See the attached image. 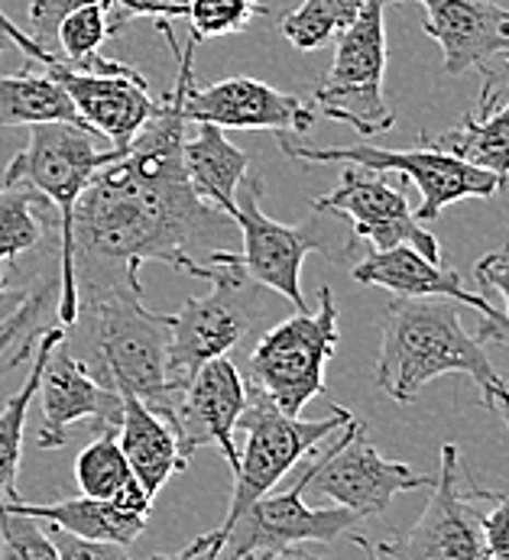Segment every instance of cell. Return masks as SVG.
I'll return each mask as SVG.
<instances>
[{
	"mask_svg": "<svg viewBox=\"0 0 509 560\" xmlns=\"http://www.w3.org/2000/svg\"><path fill=\"white\" fill-rule=\"evenodd\" d=\"M195 137L182 140V165L188 175L192 191L211 205L221 214H231L234 198H238V185L247 178L251 156L234 147L221 127L211 124H195Z\"/></svg>",
	"mask_w": 509,
	"mask_h": 560,
	"instance_id": "603a6c76",
	"label": "cell"
},
{
	"mask_svg": "<svg viewBox=\"0 0 509 560\" xmlns=\"http://www.w3.org/2000/svg\"><path fill=\"white\" fill-rule=\"evenodd\" d=\"M338 308L328 285L319 289V312H296L256 340L251 353V389L279 411L299 418L302 408L325 393V366L338 350Z\"/></svg>",
	"mask_w": 509,
	"mask_h": 560,
	"instance_id": "52a82bcc",
	"label": "cell"
},
{
	"mask_svg": "<svg viewBox=\"0 0 509 560\" xmlns=\"http://www.w3.org/2000/svg\"><path fill=\"white\" fill-rule=\"evenodd\" d=\"M312 208L344 218L350 224V234L357 241H370L373 249L413 246L435 262L441 259V246L435 234L425 231L406 195L396 185H390L386 172H370L360 165L344 168L338 188L312 201Z\"/></svg>",
	"mask_w": 509,
	"mask_h": 560,
	"instance_id": "5bb4252c",
	"label": "cell"
},
{
	"mask_svg": "<svg viewBox=\"0 0 509 560\" xmlns=\"http://www.w3.org/2000/svg\"><path fill=\"white\" fill-rule=\"evenodd\" d=\"M117 33L114 23H111V10L101 7V3H85L79 10H72L59 30H56V43H59V59L69 66V69H79L85 72L88 66L97 59V49L101 43Z\"/></svg>",
	"mask_w": 509,
	"mask_h": 560,
	"instance_id": "f546056e",
	"label": "cell"
},
{
	"mask_svg": "<svg viewBox=\"0 0 509 560\" xmlns=\"http://www.w3.org/2000/svg\"><path fill=\"white\" fill-rule=\"evenodd\" d=\"M0 39H7V43L20 46V49H23V52H26V56H30L33 62H43L46 69H49V66H56V62H62V59L49 56L46 49H39V46H36V43H33V39H30L26 33H23V26H16V23H13V20H10V16L3 13V10H0Z\"/></svg>",
	"mask_w": 509,
	"mask_h": 560,
	"instance_id": "f35d334b",
	"label": "cell"
},
{
	"mask_svg": "<svg viewBox=\"0 0 509 560\" xmlns=\"http://www.w3.org/2000/svg\"><path fill=\"white\" fill-rule=\"evenodd\" d=\"M461 454L454 444H441V467L428 486L419 522L383 545H373L390 560H484V525L481 512L471 502V492L461 489Z\"/></svg>",
	"mask_w": 509,
	"mask_h": 560,
	"instance_id": "7c38bea8",
	"label": "cell"
},
{
	"mask_svg": "<svg viewBox=\"0 0 509 560\" xmlns=\"http://www.w3.org/2000/svg\"><path fill=\"white\" fill-rule=\"evenodd\" d=\"M221 548H224L221 535H218V532H208V535L195 538L188 548H182L178 555H153L150 560H221ZM234 560H254V555H251V558Z\"/></svg>",
	"mask_w": 509,
	"mask_h": 560,
	"instance_id": "74e56055",
	"label": "cell"
},
{
	"mask_svg": "<svg viewBox=\"0 0 509 560\" xmlns=\"http://www.w3.org/2000/svg\"><path fill=\"white\" fill-rule=\"evenodd\" d=\"M124 156V150H97L94 133L76 124H36L30 127L26 147L10 160L3 185H26L39 191L59 211V243L69 241L76 205L91 175L107 162Z\"/></svg>",
	"mask_w": 509,
	"mask_h": 560,
	"instance_id": "8fae6325",
	"label": "cell"
},
{
	"mask_svg": "<svg viewBox=\"0 0 509 560\" xmlns=\"http://www.w3.org/2000/svg\"><path fill=\"white\" fill-rule=\"evenodd\" d=\"M419 3L425 33L441 46V72L458 79L509 52V7L500 0H393Z\"/></svg>",
	"mask_w": 509,
	"mask_h": 560,
	"instance_id": "d6986e66",
	"label": "cell"
},
{
	"mask_svg": "<svg viewBox=\"0 0 509 560\" xmlns=\"http://www.w3.org/2000/svg\"><path fill=\"white\" fill-rule=\"evenodd\" d=\"M312 474V454L305 457V470L286 492H266L254 505L224 532V551L228 560L251 558L263 551H279L305 541H335L340 535H350V528L363 518L354 512L328 505L312 509L305 505V486Z\"/></svg>",
	"mask_w": 509,
	"mask_h": 560,
	"instance_id": "4fadbf2b",
	"label": "cell"
},
{
	"mask_svg": "<svg viewBox=\"0 0 509 560\" xmlns=\"http://www.w3.org/2000/svg\"><path fill=\"white\" fill-rule=\"evenodd\" d=\"M393 0H363L357 20L338 36L335 62L315 88V104L332 120L363 137L393 130L396 114L383 97L386 79V7Z\"/></svg>",
	"mask_w": 509,
	"mask_h": 560,
	"instance_id": "ba28073f",
	"label": "cell"
},
{
	"mask_svg": "<svg viewBox=\"0 0 509 560\" xmlns=\"http://www.w3.org/2000/svg\"><path fill=\"white\" fill-rule=\"evenodd\" d=\"M39 201L43 195L26 185H0V276L10 259L43 241V221L36 218Z\"/></svg>",
	"mask_w": 509,
	"mask_h": 560,
	"instance_id": "f1b7e54d",
	"label": "cell"
},
{
	"mask_svg": "<svg viewBox=\"0 0 509 560\" xmlns=\"http://www.w3.org/2000/svg\"><path fill=\"white\" fill-rule=\"evenodd\" d=\"M477 282H481L487 292H500V295H504L509 320V246L497 249V253H487V256L477 262Z\"/></svg>",
	"mask_w": 509,
	"mask_h": 560,
	"instance_id": "8d00e7d4",
	"label": "cell"
},
{
	"mask_svg": "<svg viewBox=\"0 0 509 560\" xmlns=\"http://www.w3.org/2000/svg\"><path fill=\"white\" fill-rule=\"evenodd\" d=\"M3 43H7V39H0V52H3Z\"/></svg>",
	"mask_w": 509,
	"mask_h": 560,
	"instance_id": "ee69618b",
	"label": "cell"
},
{
	"mask_svg": "<svg viewBox=\"0 0 509 560\" xmlns=\"http://www.w3.org/2000/svg\"><path fill=\"white\" fill-rule=\"evenodd\" d=\"M247 408V383L231 357L208 360L192 373V380L175 393L166 421L172 424L185 460L192 464L195 451L218 447L231 470L238 467L234 431Z\"/></svg>",
	"mask_w": 509,
	"mask_h": 560,
	"instance_id": "9a60e30c",
	"label": "cell"
},
{
	"mask_svg": "<svg viewBox=\"0 0 509 560\" xmlns=\"http://www.w3.org/2000/svg\"><path fill=\"white\" fill-rule=\"evenodd\" d=\"M448 373L471 376L490 411L509 405L507 380L494 370L484 343L464 330L451 299H396L383 324L377 357L380 393L409 405L431 380Z\"/></svg>",
	"mask_w": 509,
	"mask_h": 560,
	"instance_id": "3957f363",
	"label": "cell"
},
{
	"mask_svg": "<svg viewBox=\"0 0 509 560\" xmlns=\"http://www.w3.org/2000/svg\"><path fill=\"white\" fill-rule=\"evenodd\" d=\"M279 150L299 162H350L370 172H400L406 182L419 188V221H435L448 205L464 198H494L504 191L497 175L481 172L467 162L454 160L441 150H431L419 140L413 150H383L370 143L354 147H309L292 140L289 133H276Z\"/></svg>",
	"mask_w": 509,
	"mask_h": 560,
	"instance_id": "9c48e42d",
	"label": "cell"
},
{
	"mask_svg": "<svg viewBox=\"0 0 509 560\" xmlns=\"http://www.w3.org/2000/svg\"><path fill=\"white\" fill-rule=\"evenodd\" d=\"M16 295H20V292H10V289H3V285H0V318H3V315H7V312L13 308Z\"/></svg>",
	"mask_w": 509,
	"mask_h": 560,
	"instance_id": "b9f144b4",
	"label": "cell"
},
{
	"mask_svg": "<svg viewBox=\"0 0 509 560\" xmlns=\"http://www.w3.org/2000/svg\"><path fill=\"white\" fill-rule=\"evenodd\" d=\"M36 124H76L91 130L79 117L69 91L56 81L49 69L46 72L20 69L16 75H0V127H36Z\"/></svg>",
	"mask_w": 509,
	"mask_h": 560,
	"instance_id": "d4e9b609",
	"label": "cell"
},
{
	"mask_svg": "<svg viewBox=\"0 0 509 560\" xmlns=\"http://www.w3.org/2000/svg\"><path fill=\"white\" fill-rule=\"evenodd\" d=\"M117 444L124 451L130 474L147 489L150 499H157V492L175 474L188 470V460L178 447V438L170 421L134 396H120Z\"/></svg>",
	"mask_w": 509,
	"mask_h": 560,
	"instance_id": "44dd1931",
	"label": "cell"
},
{
	"mask_svg": "<svg viewBox=\"0 0 509 560\" xmlns=\"http://www.w3.org/2000/svg\"><path fill=\"white\" fill-rule=\"evenodd\" d=\"M363 0H302L292 13L282 16L279 33L299 52H315L340 36L357 20Z\"/></svg>",
	"mask_w": 509,
	"mask_h": 560,
	"instance_id": "4316f807",
	"label": "cell"
},
{
	"mask_svg": "<svg viewBox=\"0 0 509 560\" xmlns=\"http://www.w3.org/2000/svg\"><path fill=\"white\" fill-rule=\"evenodd\" d=\"M350 418L354 415L340 405H332L328 418H315V421L292 418V415L279 411L263 393L247 389V408L238 421V428L244 431V451H238L234 495H231L228 518L215 528L221 535V541H224V532L254 505L256 499L273 492L276 482L282 480L296 464H302L309 454H315L332 434H338Z\"/></svg>",
	"mask_w": 509,
	"mask_h": 560,
	"instance_id": "8992f818",
	"label": "cell"
},
{
	"mask_svg": "<svg viewBox=\"0 0 509 560\" xmlns=\"http://www.w3.org/2000/svg\"><path fill=\"white\" fill-rule=\"evenodd\" d=\"M467 492L471 499H487L490 512L481 518L484 525V560H509V495L507 492H494V489H481L467 477Z\"/></svg>",
	"mask_w": 509,
	"mask_h": 560,
	"instance_id": "d6a6232c",
	"label": "cell"
},
{
	"mask_svg": "<svg viewBox=\"0 0 509 560\" xmlns=\"http://www.w3.org/2000/svg\"><path fill=\"white\" fill-rule=\"evenodd\" d=\"M188 0H117L111 10V23L114 30H120V20H134V16H157V20H172V16H185Z\"/></svg>",
	"mask_w": 509,
	"mask_h": 560,
	"instance_id": "d590c367",
	"label": "cell"
},
{
	"mask_svg": "<svg viewBox=\"0 0 509 560\" xmlns=\"http://www.w3.org/2000/svg\"><path fill=\"white\" fill-rule=\"evenodd\" d=\"M66 327H53L49 334H43V340L36 343L33 353V366L30 376L23 383V389H16L0 408V499H16V474H20V457H23V428H26V415L30 405L36 399L43 370L53 357V350L66 340Z\"/></svg>",
	"mask_w": 509,
	"mask_h": 560,
	"instance_id": "484cf974",
	"label": "cell"
},
{
	"mask_svg": "<svg viewBox=\"0 0 509 560\" xmlns=\"http://www.w3.org/2000/svg\"><path fill=\"white\" fill-rule=\"evenodd\" d=\"M241 231V266L263 289L292 302L296 312H309L302 295V262L309 253H322L332 262H344L354 256L357 237L344 218L328 211H312L302 224H279L263 211V182L244 178L238 185L234 208L228 214Z\"/></svg>",
	"mask_w": 509,
	"mask_h": 560,
	"instance_id": "277c9868",
	"label": "cell"
},
{
	"mask_svg": "<svg viewBox=\"0 0 509 560\" xmlns=\"http://www.w3.org/2000/svg\"><path fill=\"white\" fill-rule=\"evenodd\" d=\"M49 72L69 91L79 117L94 133L107 137L114 150H127L163 104L150 94L147 79L124 62H114L104 72H79L66 62H56Z\"/></svg>",
	"mask_w": 509,
	"mask_h": 560,
	"instance_id": "e0dca14e",
	"label": "cell"
},
{
	"mask_svg": "<svg viewBox=\"0 0 509 560\" xmlns=\"http://www.w3.org/2000/svg\"><path fill=\"white\" fill-rule=\"evenodd\" d=\"M182 117L185 124H211L221 130H269L299 137L315 127L312 104L247 75L205 88H198L192 75L182 94Z\"/></svg>",
	"mask_w": 509,
	"mask_h": 560,
	"instance_id": "2e32d148",
	"label": "cell"
},
{
	"mask_svg": "<svg viewBox=\"0 0 509 560\" xmlns=\"http://www.w3.org/2000/svg\"><path fill=\"white\" fill-rule=\"evenodd\" d=\"M211 292L201 299H185L170 320V380L182 389L198 366L228 357L263 315V285L241 266V253L211 249L208 259Z\"/></svg>",
	"mask_w": 509,
	"mask_h": 560,
	"instance_id": "5b68a950",
	"label": "cell"
},
{
	"mask_svg": "<svg viewBox=\"0 0 509 560\" xmlns=\"http://www.w3.org/2000/svg\"><path fill=\"white\" fill-rule=\"evenodd\" d=\"M85 3H101V7L111 10L114 0H30V30H26V36H30L39 49H46L49 56H56L53 46H56V30H59V23H62L72 10H79V7H85ZM56 59H59V56H56Z\"/></svg>",
	"mask_w": 509,
	"mask_h": 560,
	"instance_id": "836d02e7",
	"label": "cell"
},
{
	"mask_svg": "<svg viewBox=\"0 0 509 560\" xmlns=\"http://www.w3.org/2000/svg\"><path fill=\"white\" fill-rule=\"evenodd\" d=\"M266 7L256 0H188L185 16L192 20V39H218L231 33H244L254 16H263Z\"/></svg>",
	"mask_w": 509,
	"mask_h": 560,
	"instance_id": "4dcf8cb0",
	"label": "cell"
},
{
	"mask_svg": "<svg viewBox=\"0 0 509 560\" xmlns=\"http://www.w3.org/2000/svg\"><path fill=\"white\" fill-rule=\"evenodd\" d=\"M494 411H497V415H504V421L509 424V405H500V408H494Z\"/></svg>",
	"mask_w": 509,
	"mask_h": 560,
	"instance_id": "7bdbcfd3",
	"label": "cell"
},
{
	"mask_svg": "<svg viewBox=\"0 0 509 560\" xmlns=\"http://www.w3.org/2000/svg\"><path fill=\"white\" fill-rule=\"evenodd\" d=\"M62 347L111 393L134 396L157 415H170L175 386L170 380V320L147 312L143 292L104 289L79 299V318Z\"/></svg>",
	"mask_w": 509,
	"mask_h": 560,
	"instance_id": "7a4b0ae2",
	"label": "cell"
},
{
	"mask_svg": "<svg viewBox=\"0 0 509 560\" xmlns=\"http://www.w3.org/2000/svg\"><path fill=\"white\" fill-rule=\"evenodd\" d=\"M0 560H59L49 532L36 518L10 512L0 499Z\"/></svg>",
	"mask_w": 509,
	"mask_h": 560,
	"instance_id": "1f68e13d",
	"label": "cell"
},
{
	"mask_svg": "<svg viewBox=\"0 0 509 560\" xmlns=\"http://www.w3.org/2000/svg\"><path fill=\"white\" fill-rule=\"evenodd\" d=\"M36 396L43 401V421L36 431L43 451L62 447L76 421H94L97 428H117L120 421V396L104 389L62 343L53 350Z\"/></svg>",
	"mask_w": 509,
	"mask_h": 560,
	"instance_id": "ffe728a7",
	"label": "cell"
},
{
	"mask_svg": "<svg viewBox=\"0 0 509 560\" xmlns=\"http://www.w3.org/2000/svg\"><path fill=\"white\" fill-rule=\"evenodd\" d=\"M49 538L59 551V560H130L124 555L120 545H104V541H85V538H76L62 528H49Z\"/></svg>",
	"mask_w": 509,
	"mask_h": 560,
	"instance_id": "e575fe53",
	"label": "cell"
},
{
	"mask_svg": "<svg viewBox=\"0 0 509 560\" xmlns=\"http://www.w3.org/2000/svg\"><path fill=\"white\" fill-rule=\"evenodd\" d=\"M76 480L88 499H104L114 502L120 489L134 480L124 451L117 444V428H101L97 438L88 444L76 460Z\"/></svg>",
	"mask_w": 509,
	"mask_h": 560,
	"instance_id": "83f0119b",
	"label": "cell"
},
{
	"mask_svg": "<svg viewBox=\"0 0 509 560\" xmlns=\"http://www.w3.org/2000/svg\"><path fill=\"white\" fill-rule=\"evenodd\" d=\"M198 39L188 36L178 52L175 88L163 97L160 114L134 137L124 156L97 168L82 191L69 241L59 243V320L69 330L79 318V299L104 289L140 285L143 262H166L172 269L208 279V266L192 253L221 249L218 241L228 228V214L205 205L182 165V94L195 75L192 56Z\"/></svg>",
	"mask_w": 509,
	"mask_h": 560,
	"instance_id": "6da1fadb",
	"label": "cell"
},
{
	"mask_svg": "<svg viewBox=\"0 0 509 560\" xmlns=\"http://www.w3.org/2000/svg\"><path fill=\"white\" fill-rule=\"evenodd\" d=\"M254 560H332L325 555H315L302 545H292V548H279V551H263V555H254Z\"/></svg>",
	"mask_w": 509,
	"mask_h": 560,
	"instance_id": "ab89813d",
	"label": "cell"
},
{
	"mask_svg": "<svg viewBox=\"0 0 509 560\" xmlns=\"http://www.w3.org/2000/svg\"><path fill=\"white\" fill-rule=\"evenodd\" d=\"M59 259L53 269L39 272L30 285L20 289L13 308L0 318V376L16 370L30 353H36V343L53 327H62L59 320Z\"/></svg>",
	"mask_w": 509,
	"mask_h": 560,
	"instance_id": "cb8c5ba5",
	"label": "cell"
},
{
	"mask_svg": "<svg viewBox=\"0 0 509 560\" xmlns=\"http://www.w3.org/2000/svg\"><path fill=\"white\" fill-rule=\"evenodd\" d=\"M350 276L360 285L390 289L400 299H451V302L471 305L481 312V330L474 334L481 343L484 340H509L507 312H497L481 292H471L454 269L428 259L413 246L373 249L350 269Z\"/></svg>",
	"mask_w": 509,
	"mask_h": 560,
	"instance_id": "ac0fdd59",
	"label": "cell"
},
{
	"mask_svg": "<svg viewBox=\"0 0 509 560\" xmlns=\"http://www.w3.org/2000/svg\"><path fill=\"white\" fill-rule=\"evenodd\" d=\"M435 477L416 474L409 464L386 460L370 441L367 424L350 418L312 454V474L305 492H319L357 518H373L390 509L400 492L428 489Z\"/></svg>",
	"mask_w": 509,
	"mask_h": 560,
	"instance_id": "30bf717a",
	"label": "cell"
},
{
	"mask_svg": "<svg viewBox=\"0 0 509 560\" xmlns=\"http://www.w3.org/2000/svg\"><path fill=\"white\" fill-rule=\"evenodd\" d=\"M3 505L10 512H20V515H30L36 522H49L76 538H85V541H104V545H134L150 518L147 515H137V512H127L124 505L117 502H104V499H62V502H23L20 495L16 499H3Z\"/></svg>",
	"mask_w": 509,
	"mask_h": 560,
	"instance_id": "7402d4cb",
	"label": "cell"
},
{
	"mask_svg": "<svg viewBox=\"0 0 509 560\" xmlns=\"http://www.w3.org/2000/svg\"><path fill=\"white\" fill-rule=\"evenodd\" d=\"M350 541H354V545H357V548H360V551H363L370 560H390V558H383V555L373 548V541H367L363 535H350Z\"/></svg>",
	"mask_w": 509,
	"mask_h": 560,
	"instance_id": "60d3db41",
	"label": "cell"
}]
</instances>
